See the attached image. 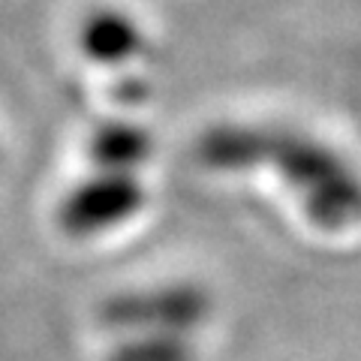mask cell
<instances>
[{"label":"cell","instance_id":"2","mask_svg":"<svg viewBox=\"0 0 361 361\" xmlns=\"http://www.w3.org/2000/svg\"><path fill=\"white\" fill-rule=\"evenodd\" d=\"M211 298L199 286L175 283L145 292H123L103 301L99 322L118 331L184 334L208 319Z\"/></svg>","mask_w":361,"mask_h":361},{"label":"cell","instance_id":"5","mask_svg":"<svg viewBox=\"0 0 361 361\" xmlns=\"http://www.w3.org/2000/svg\"><path fill=\"white\" fill-rule=\"evenodd\" d=\"M94 160L109 169V172H130L133 166H139L148 157V135H142L133 127H106L99 130L94 139Z\"/></svg>","mask_w":361,"mask_h":361},{"label":"cell","instance_id":"1","mask_svg":"<svg viewBox=\"0 0 361 361\" xmlns=\"http://www.w3.org/2000/svg\"><path fill=\"white\" fill-rule=\"evenodd\" d=\"M253 130H214L202 142V157L211 166H250L274 160L295 184L310 220L322 229H346L361 223V180L341 157L304 139H274Z\"/></svg>","mask_w":361,"mask_h":361},{"label":"cell","instance_id":"3","mask_svg":"<svg viewBox=\"0 0 361 361\" xmlns=\"http://www.w3.org/2000/svg\"><path fill=\"white\" fill-rule=\"evenodd\" d=\"M145 205V190L133 172H109L87 178L85 184L70 190L61 202L58 220L70 235H94L130 220Z\"/></svg>","mask_w":361,"mask_h":361},{"label":"cell","instance_id":"6","mask_svg":"<svg viewBox=\"0 0 361 361\" xmlns=\"http://www.w3.org/2000/svg\"><path fill=\"white\" fill-rule=\"evenodd\" d=\"M106 361H196L184 334H139L118 343Z\"/></svg>","mask_w":361,"mask_h":361},{"label":"cell","instance_id":"4","mask_svg":"<svg viewBox=\"0 0 361 361\" xmlns=\"http://www.w3.org/2000/svg\"><path fill=\"white\" fill-rule=\"evenodd\" d=\"M82 49L90 61L99 63H123L142 49L139 25L121 9H97L82 25Z\"/></svg>","mask_w":361,"mask_h":361}]
</instances>
